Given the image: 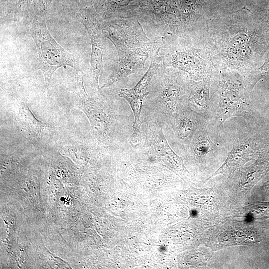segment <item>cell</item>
Masks as SVG:
<instances>
[{
  "mask_svg": "<svg viewBox=\"0 0 269 269\" xmlns=\"http://www.w3.org/2000/svg\"><path fill=\"white\" fill-rule=\"evenodd\" d=\"M206 33L217 71L235 74L244 81L262 64L269 49V19L262 10L215 15L208 20Z\"/></svg>",
  "mask_w": 269,
  "mask_h": 269,
  "instance_id": "6da1fadb",
  "label": "cell"
},
{
  "mask_svg": "<svg viewBox=\"0 0 269 269\" xmlns=\"http://www.w3.org/2000/svg\"><path fill=\"white\" fill-rule=\"evenodd\" d=\"M206 28L188 34L171 36L172 42L161 39L159 50L162 66L185 72L198 81L217 72L210 54Z\"/></svg>",
  "mask_w": 269,
  "mask_h": 269,
  "instance_id": "7a4b0ae2",
  "label": "cell"
},
{
  "mask_svg": "<svg viewBox=\"0 0 269 269\" xmlns=\"http://www.w3.org/2000/svg\"><path fill=\"white\" fill-rule=\"evenodd\" d=\"M102 32L116 48L119 57L117 66L130 74L142 69L150 52L162 43L160 39L152 40L149 38L135 18L102 21Z\"/></svg>",
  "mask_w": 269,
  "mask_h": 269,
  "instance_id": "3957f363",
  "label": "cell"
},
{
  "mask_svg": "<svg viewBox=\"0 0 269 269\" xmlns=\"http://www.w3.org/2000/svg\"><path fill=\"white\" fill-rule=\"evenodd\" d=\"M27 26L36 45L38 68L42 71L47 85L50 84L53 74L60 67L68 66L80 71L79 64L74 56L52 36L43 18L34 17L27 21Z\"/></svg>",
  "mask_w": 269,
  "mask_h": 269,
  "instance_id": "277c9868",
  "label": "cell"
},
{
  "mask_svg": "<svg viewBox=\"0 0 269 269\" xmlns=\"http://www.w3.org/2000/svg\"><path fill=\"white\" fill-rule=\"evenodd\" d=\"M217 79L216 91L219 95L216 120L219 125L234 116H241L248 121L252 113L250 91L243 79L230 72L217 71L213 75Z\"/></svg>",
  "mask_w": 269,
  "mask_h": 269,
  "instance_id": "5b68a950",
  "label": "cell"
},
{
  "mask_svg": "<svg viewBox=\"0 0 269 269\" xmlns=\"http://www.w3.org/2000/svg\"><path fill=\"white\" fill-rule=\"evenodd\" d=\"M78 91L76 95L77 107L87 117L92 133L99 144L110 145L116 139L118 122L114 111L105 103L90 98L86 93L83 75L77 71Z\"/></svg>",
  "mask_w": 269,
  "mask_h": 269,
  "instance_id": "8992f818",
  "label": "cell"
},
{
  "mask_svg": "<svg viewBox=\"0 0 269 269\" xmlns=\"http://www.w3.org/2000/svg\"><path fill=\"white\" fill-rule=\"evenodd\" d=\"M160 70L158 106L162 114L172 118L178 112L181 101L186 98L191 79L188 74L176 68L162 66Z\"/></svg>",
  "mask_w": 269,
  "mask_h": 269,
  "instance_id": "52a82bcc",
  "label": "cell"
},
{
  "mask_svg": "<svg viewBox=\"0 0 269 269\" xmlns=\"http://www.w3.org/2000/svg\"><path fill=\"white\" fill-rule=\"evenodd\" d=\"M143 146L153 155L160 158L165 164L182 174L188 172L182 159L171 148L163 134L162 127L156 121L147 123Z\"/></svg>",
  "mask_w": 269,
  "mask_h": 269,
  "instance_id": "ba28073f",
  "label": "cell"
},
{
  "mask_svg": "<svg viewBox=\"0 0 269 269\" xmlns=\"http://www.w3.org/2000/svg\"><path fill=\"white\" fill-rule=\"evenodd\" d=\"M78 19L85 27L91 43V69L94 86L99 90V79L103 67V48L101 41L102 21L95 14L82 11Z\"/></svg>",
  "mask_w": 269,
  "mask_h": 269,
  "instance_id": "9c48e42d",
  "label": "cell"
},
{
  "mask_svg": "<svg viewBox=\"0 0 269 269\" xmlns=\"http://www.w3.org/2000/svg\"><path fill=\"white\" fill-rule=\"evenodd\" d=\"M16 122L22 133L30 137H45L58 129L37 119L24 103L18 106Z\"/></svg>",
  "mask_w": 269,
  "mask_h": 269,
  "instance_id": "30bf717a",
  "label": "cell"
},
{
  "mask_svg": "<svg viewBox=\"0 0 269 269\" xmlns=\"http://www.w3.org/2000/svg\"><path fill=\"white\" fill-rule=\"evenodd\" d=\"M212 77L198 81L191 80L185 100L191 111L197 115H206L210 110Z\"/></svg>",
  "mask_w": 269,
  "mask_h": 269,
  "instance_id": "8fae6325",
  "label": "cell"
},
{
  "mask_svg": "<svg viewBox=\"0 0 269 269\" xmlns=\"http://www.w3.org/2000/svg\"><path fill=\"white\" fill-rule=\"evenodd\" d=\"M260 147H261L253 138L237 140L224 163L211 177L234 168L248 154L255 152Z\"/></svg>",
  "mask_w": 269,
  "mask_h": 269,
  "instance_id": "7c38bea8",
  "label": "cell"
},
{
  "mask_svg": "<svg viewBox=\"0 0 269 269\" xmlns=\"http://www.w3.org/2000/svg\"><path fill=\"white\" fill-rule=\"evenodd\" d=\"M195 112L179 111L172 117L174 118L175 132L178 137L182 139L191 138L195 131L199 128L196 119Z\"/></svg>",
  "mask_w": 269,
  "mask_h": 269,
  "instance_id": "4fadbf2b",
  "label": "cell"
},
{
  "mask_svg": "<svg viewBox=\"0 0 269 269\" xmlns=\"http://www.w3.org/2000/svg\"><path fill=\"white\" fill-rule=\"evenodd\" d=\"M191 151L197 156H203L213 150L214 144L205 128L199 127L189 139Z\"/></svg>",
  "mask_w": 269,
  "mask_h": 269,
  "instance_id": "5bb4252c",
  "label": "cell"
},
{
  "mask_svg": "<svg viewBox=\"0 0 269 269\" xmlns=\"http://www.w3.org/2000/svg\"><path fill=\"white\" fill-rule=\"evenodd\" d=\"M269 73V49L267 51L262 64L248 76L250 82L253 85L261 80L264 76Z\"/></svg>",
  "mask_w": 269,
  "mask_h": 269,
  "instance_id": "9a60e30c",
  "label": "cell"
},
{
  "mask_svg": "<svg viewBox=\"0 0 269 269\" xmlns=\"http://www.w3.org/2000/svg\"><path fill=\"white\" fill-rule=\"evenodd\" d=\"M205 0L206 1V4H207L208 6L209 4L210 3V2H211L212 0Z\"/></svg>",
  "mask_w": 269,
  "mask_h": 269,
  "instance_id": "2e32d148",
  "label": "cell"
},
{
  "mask_svg": "<svg viewBox=\"0 0 269 269\" xmlns=\"http://www.w3.org/2000/svg\"><path fill=\"white\" fill-rule=\"evenodd\" d=\"M266 1L267 2V4L269 6V0H266ZM268 10L269 11V9H268Z\"/></svg>",
  "mask_w": 269,
  "mask_h": 269,
  "instance_id": "e0dca14e",
  "label": "cell"
},
{
  "mask_svg": "<svg viewBox=\"0 0 269 269\" xmlns=\"http://www.w3.org/2000/svg\"><path fill=\"white\" fill-rule=\"evenodd\" d=\"M266 183H267V185L268 186H269V180H268V181Z\"/></svg>",
  "mask_w": 269,
  "mask_h": 269,
  "instance_id": "ac0fdd59",
  "label": "cell"
}]
</instances>
